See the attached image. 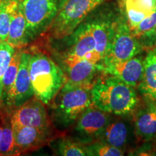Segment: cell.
<instances>
[{"mask_svg":"<svg viewBox=\"0 0 156 156\" xmlns=\"http://www.w3.org/2000/svg\"><path fill=\"white\" fill-rule=\"evenodd\" d=\"M136 141L131 116H114L101 134L98 141L126 151Z\"/></svg>","mask_w":156,"mask_h":156,"instance_id":"obj_12","label":"cell"},{"mask_svg":"<svg viewBox=\"0 0 156 156\" xmlns=\"http://www.w3.org/2000/svg\"><path fill=\"white\" fill-rule=\"evenodd\" d=\"M2 136L0 142V155H18L10 122V118L1 116Z\"/></svg>","mask_w":156,"mask_h":156,"instance_id":"obj_21","label":"cell"},{"mask_svg":"<svg viewBox=\"0 0 156 156\" xmlns=\"http://www.w3.org/2000/svg\"><path fill=\"white\" fill-rule=\"evenodd\" d=\"M20 0H2L0 7V42L7 41L13 15Z\"/></svg>","mask_w":156,"mask_h":156,"instance_id":"obj_20","label":"cell"},{"mask_svg":"<svg viewBox=\"0 0 156 156\" xmlns=\"http://www.w3.org/2000/svg\"><path fill=\"white\" fill-rule=\"evenodd\" d=\"M120 9L131 30L155 10L153 0H122Z\"/></svg>","mask_w":156,"mask_h":156,"instance_id":"obj_18","label":"cell"},{"mask_svg":"<svg viewBox=\"0 0 156 156\" xmlns=\"http://www.w3.org/2000/svg\"><path fill=\"white\" fill-rule=\"evenodd\" d=\"M67 0H22L28 44L46 34Z\"/></svg>","mask_w":156,"mask_h":156,"instance_id":"obj_4","label":"cell"},{"mask_svg":"<svg viewBox=\"0 0 156 156\" xmlns=\"http://www.w3.org/2000/svg\"><path fill=\"white\" fill-rule=\"evenodd\" d=\"M16 49H23L28 44L26 35V21L23 13L22 0L20 1L16 10L12 18L7 41Z\"/></svg>","mask_w":156,"mask_h":156,"instance_id":"obj_19","label":"cell"},{"mask_svg":"<svg viewBox=\"0 0 156 156\" xmlns=\"http://www.w3.org/2000/svg\"><path fill=\"white\" fill-rule=\"evenodd\" d=\"M114 115L91 105L82 113L75 122L74 139L83 145L98 141Z\"/></svg>","mask_w":156,"mask_h":156,"instance_id":"obj_9","label":"cell"},{"mask_svg":"<svg viewBox=\"0 0 156 156\" xmlns=\"http://www.w3.org/2000/svg\"><path fill=\"white\" fill-rule=\"evenodd\" d=\"M61 65L67 76V81L62 88L64 90L80 86L93 87L97 78L103 73L104 68L103 64L87 59H80Z\"/></svg>","mask_w":156,"mask_h":156,"instance_id":"obj_11","label":"cell"},{"mask_svg":"<svg viewBox=\"0 0 156 156\" xmlns=\"http://www.w3.org/2000/svg\"><path fill=\"white\" fill-rule=\"evenodd\" d=\"M153 3H154V6H155V7L156 9V0H153Z\"/></svg>","mask_w":156,"mask_h":156,"instance_id":"obj_29","label":"cell"},{"mask_svg":"<svg viewBox=\"0 0 156 156\" xmlns=\"http://www.w3.org/2000/svg\"><path fill=\"white\" fill-rule=\"evenodd\" d=\"M156 25V9L149 16L145 17L139 23V25L135 28L131 30L132 34L136 38H141L142 36H145L147 33L153 30V28Z\"/></svg>","mask_w":156,"mask_h":156,"instance_id":"obj_26","label":"cell"},{"mask_svg":"<svg viewBox=\"0 0 156 156\" xmlns=\"http://www.w3.org/2000/svg\"><path fill=\"white\" fill-rule=\"evenodd\" d=\"M138 40L145 49H148V48L156 46V25L153 30L145 34V36L138 38Z\"/></svg>","mask_w":156,"mask_h":156,"instance_id":"obj_27","label":"cell"},{"mask_svg":"<svg viewBox=\"0 0 156 156\" xmlns=\"http://www.w3.org/2000/svg\"><path fill=\"white\" fill-rule=\"evenodd\" d=\"M132 117L136 142H156V101L142 98Z\"/></svg>","mask_w":156,"mask_h":156,"instance_id":"obj_13","label":"cell"},{"mask_svg":"<svg viewBox=\"0 0 156 156\" xmlns=\"http://www.w3.org/2000/svg\"><path fill=\"white\" fill-rule=\"evenodd\" d=\"M45 105L34 95L11 112V124L28 126L49 131L51 121Z\"/></svg>","mask_w":156,"mask_h":156,"instance_id":"obj_10","label":"cell"},{"mask_svg":"<svg viewBox=\"0 0 156 156\" xmlns=\"http://www.w3.org/2000/svg\"><path fill=\"white\" fill-rule=\"evenodd\" d=\"M29 73L34 96L44 105L53 102L67 81L62 68L40 51L30 53Z\"/></svg>","mask_w":156,"mask_h":156,"instance_id":"obj_2","label":"cell"},{"mask_svg":"<svg viewBox=\"0 0 156 156\" xmlns=\"http://www.w3.org/2000/svg\"><path fill=\"white\" fill-rule=\"evenodd\" d=\"M2 0H0V7H1V4H2Z\"/></svg>","mask_w":156,"mask_h":156,"instance_id":"obj_30","label":"cell"},{"mask_svg":"<svg viewBox=\"0 0 156 156\" xmlns=\"http://www.w3.org/2000/svg\"><path fill=\"white\" fill-rule=\"evenodd\" d=\"M109 0H67L46 32L48 38L60 41L76 28L99 6Z\"/></svg>","mask_w":156,"mask_h":156,"instance_id":"obj_3","label":"cell"},{"mask_svg":"<svg viewBox=\"0 0 156 156\" xmlns=\"http://www.w3.org/2000/svg\"><path fill=\"white\" fill-rule=\"evenodd\" d=\"M18 155L36 151L49 141V131L28 126L11 124Z\"/></svg>","mask_w":156,"mask_h":156,"instance_id":"obj_15","label":"cell"},{"mask_svg":"<svg viewBox=\"0 0 156 156\" xmlns=\"http://www.w3.org/2000/svg\"><path fill=\"white\" fill-rule=\"evenodd\" d=\"M91 98L96 108L114 116H131L141 101L136 88L104 73L93 84Z\"/></svg>","mask_w":156,"mask_h":156,"instance_id":"obj_1","label":"cell"},{"mask_svg":"<svg viewBox=\"0 0 156 156\" xmlns=\"http://www.w3.org/2000/svg\"><path fill=\"white\" fill-rule=\"evenodd\" d=\"M144 58L143 54H138L126 61L105 66L103 73L114 76L124 83L136 88L142 80Z\"/></svg>","mask_w":156,"mask_h":156,"instance_id":"obj_16","label":"cell"},{"mask_svg":"<svg viewBox=\"0 0 156 156\" xmlns=\"http://www.w3.org/2000/svg\"><path fill=\"white\" fill-rule=\"evenodd\" d=\"M136 90L142 98L156 101V46L148 48L145 55L142 80Z\"/></svg>","mask_w":156,"mask_h":156,"instance_id":"obj_17","label":"cell"},{"mask_svg":"<svg viewBox=\"0 0 156 156\" xmlns=\"http://www.w3.org/2000/svg\"><path fill=\"white\" fill-rule=\"evenodd\" d=\"M30 57V53L23 51L18 72L14 84L8 96L4 101L8 108H16L34 95L29 73Z\"/></svg>","mask_w":156,"mask_h":156,"instance_id":"obj_14","label":"cell"},{"mask_svg":"<svg viewBox=\"0 0 156 156\" xmlns=\"http://www.w3.org/2000/svg\"><path fill=\"white\" fill-rule=\"evenodd\" d=\"M22 49H16L13 54L10 62H9L7 69L6 70L2 80V101H5L10 92L15 80L16 78L18 72L20 63Z\"/></svg>","mask_w":156,"mask_h":156,"instance_id":"obj_22","label":"cell"},{"mask_svg":"<svg viewBox=\"0 0 156 156\" xmlns=\"http://www.w3.org/2000/svg\"><path fill=\"white\" fill-rule=\"evenodd\" d=\"M144 49L139 40L132 34L126 17L121 10L114 34L103 58V67L130 59L142 54Z\"/></svg>","mask_w":156,"mask_h":156,"instance_id":"obj_6","label":"cell"},{"mask_svg":"<svg viewBox=\"0 0 156 156\" xmlns=\"http://www.w3.org/2000/svg\"><path fill=\"white\" fill-rule=\"evenodd\" d=\"M63 39H67V46L64 51L61 54V64L80 59H87L103 65L102 59L95 51L94 38L86 19L73 34Z\"/></svg>","mask_w":156,"mask_h":156,"instance_id":"obj_8","label":"cell"},{"mask_svg":"<svg viewBox=\"0 0 156 156\" xmlns=\"http://www.w3.org/2000/svg\"><path fill=\"white\" fill-rule=\"evenodd\" d=\"M85 150L87 155L93 156H122L126 153L122 149L101 141L85 145Z\"/></svg>","mask_w":156,"mask_h":156,"instance_id":"obj_24","label":"cell"},{"mask_svg":"<svg viewBox=\"0 0 156 156\" xmlns=\"http://www.w3.org/2000/svg\"><path fill=\"white\" fill-rule=\"evenodd\" d=\"M106 2L99 6L86 18L95 42V51L103 63L106 48L114 34L121 14L120 8L115 4Z\"/></svg>","mask_w":156,"mask_h":156,"instance_id":"obj_7","label":"cell"},{"mask_svg":"<svg viewBox=\"0 0 156 156\" xmlns=\"http://www.w3.org/2000/svg\"><path fill=\"white\" fill-rule=\"evenodd\" d=\"M90 86H80L61 89L54 101V118L62 127L75 124L84 111L93 105Z\"/></svg>","mask_w":156,"mask_h":156,"instance_id":"obj_5","label":"cell"},{"mask_svg":"<svg viewBox=\"0 0 156 156\" xmlns=\"http://www.w3.org/2000/svg\"><path fill=\"white\" fill-rule=\"evenodd\" d=\"M56 152L62 156H85L87 152L85 145L80 143L74 138L62 137L58 139L55 145Z\"/></svg>","mask_w":156,"mask_h":156,"instance_id":"obj_23","label":"cell"},{"mask_svg":"<svg viewBox=\"0 0 156 156\" xmlns=\"http://www.w3.org/2000/svg\"><path fill=\"white\" fill-rule=\"evenodd\" d=\"M2 126L1 115H0V142H1V140H2Z\"/></svg>","mask_w":156,"mask_h":156,"instance_id":"obj_28","label":"cell"},{"mask_svg":"<svg viewBox=\"0 0 156 156\" xmlns=\"http://www.w3.org/2000/svg\"><path fill=\"white\" fill-rule=\"evenodd\" d=\"M15 49L7 42H0V104L2 101V80Z\"/></svg>","mask_w":156,"mask_h":156,"instance_id":"obj_25","label":"cell"}]
</instances>
